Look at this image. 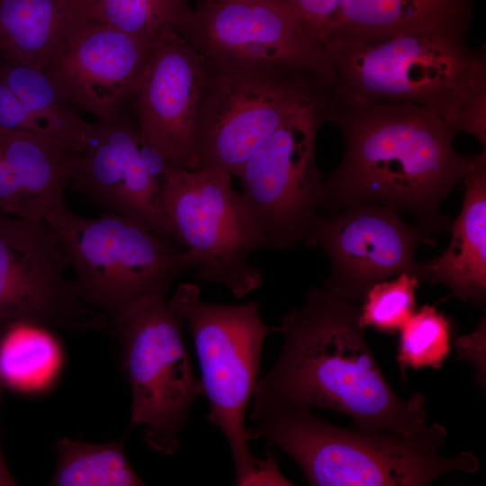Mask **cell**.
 Returning a JSON list of instances; mask_svg holds the SVG:
<instances>
[{"label":"cell","instance_id":"cell-1","mask_svg":"<svg viewBox=\"0 0 486 486\" xmlns=\"http://www.w3.org/2000/svg\"><path fill=\"white\" fill-rule=\"evenodd\" d=\"M360 308L322 286L281 319L278 358L258 379L250 419L274 411L321 408L342 413L359 430L424 436L442 426L427 422L426 397L400 398L384 378L359 323Z\"/></svg>","mask_w":486,"mask_h":486},{"label":"cell","instance_id":"cell-2","mask_svg":"<svg viewBox=\"0 0 486 486\" xmlns=\"http://www.w3.org/2000/svg\"><path fill=\"white\" fill-rule=\"evenodd\" d=\"M343 158L322 185L320 210L334 214L352 204L391 207L407 214L432 243L450 231L441 206L486 155H461L455 132L435 112L411 103H382L334 121Z\"/></svg>","mask_w":486,"mask_h":486},{"label":"cell","instance_id":"cell-3","mask_svg":"<svg viewBox=\"0 0 486 486\" xmlns=\"http://www.w3.org/2000/svg\"><path fill=\"white\" fill-rule=\"evenodd\" d=\"M336 113L411 103L486 145V59L466 35L410 33L329 51ZM336 115V114H335Z\"/></svg>","mask_w":486,"mask_h":486},{"label":"cell","instance_id":"cell-4","mask_svg":"<svg viewBox=\"0 0 486 486\" xmlns=\"http://www.w3.org/2000/svg\"><path fill=\"white\" fill-rule=\"evenodd\" d=\"M248 441L264 439L299 466L315 486H427L454 472H474L472 453L446 456L440 448L447 440L442 427L410 437L337 427L311 410L265 413L250 419Z\"/></svg>","mask_w":486,"mask_h":486},{"label":"cell","instance_id":"cell-5","mask_svg":"<svg viewBox=\"0 0 486 486\" xmlns=\"http://www.w3.org/2000/svg\"><path fill=\"white\" fill-rule=\"evenodd\" d=\"M169 305L190 331L201 369L203 396L209 402L208 421L229 445L234 485H286L273 457L256 456L246 436V412L258 381L266 337L276 327L260 316V303L208 302L199 287L182 284Z\"/></svg>","mask_w":486,"mask_h":486},{"label":"cell","instance_id":"cell-6","mask_svg":"<svg viewBox=\"0 0 486 486\" xmlns=\"http://www.w3.org/2000/svg\"><path fill=\"white\" fill-rule=\"evenodd\" d=\"M74 271L81 299L108 319L141 296L169 290L194 270L189 250H180L140 221L118 213L81 217L66 203L44 218Z\"/></svg>","mask_w":486,"mask_h":486},{"label":"cell","instance_id":"cell-7","mask_svg":"<svg viewBox=\"0 0 486 486\" xmlns=\"http://www.w3.org/2000/svg\"><path fill=\"white\" fill-rule=\"evenodd\" d=\"M157 290L109 318L122 347L131 390L130 428L143 427L152 450L175 454L195 400L203 386L192 365L183 338L184 324Z\"/></svg>","mask_w":486,"mask_h":486},{"label":"cell","instance_id":"cell-8","mask_svg":"<svg viewBox=\"0 0 486 486\" xmlns=\"http://www.w3.org/2000/svg\"><path fill=\"white\" fill-rule=\"evenodd\" d=\"M158 206L195 259L198 278L224 286L236 298L262 285L263 276L250 257L269 246L230 174L171 165L160 185Z\"/></svg>","mask_w":486,"mask_h":486},{"label":"cell","instance_id":"cell-9","mask_svg":"<svg viewBox=\"0 0 486 486\" xmlns=\"http://www.w3.org/2000/svg\"><path fill=\"white\" fill-rule=\"evenodd\" d=\"M213 67V66H212ZM200 102L198 168L238 176L251 155L292 113L328 94L309 75L279 67H213Z\"/></svg>","mask_w":486,"mask_h":486},{"label":"cell","instance_id":"cell-10","mask_svg":"<svg viewBox=\"0 0 486 486\" xmlns=\"http://www.w3.org/2000/svg\"><path fill=\"white\" fill-rule=\"evenodd\" d=\"M334 116L328 94L306 104L251 155L237 176L248 209L274 249L302 243L319 217L325 176L317 167L316 140L320 124Z\"/></svg>","mask_w":486,"mask_h":486},{"label":"cell","instance_id":"cell-11","mask_svg":"<svg viewBox=\"0 0 486 486\" xmlns=\"http://www.w3.org/2000/svg\"><path fill=\"white\" fill-rule=\"evenodd\" d=\"M178 32L213 67L290 68L328 94L336 83L328 50L281 0H204Z\"/></svg>","mask_w":486,"mask_h":486},{"label":"cell","instance_id":"cell-12","mask_svg":"<svg viewBox=\"0 0 486 486\" xmlns=\"http://www.w3.org/2000/svg\"><path fill=\"white\" fill-rule=\"evenodd\" d=\"M59 241L45 219L0 213V328L27 320L76 330L103 329L108 318L79 296Z\"/></svg>","mask_w":486,"mask_h":486},{"label":"cell","instance_id":"cell-13","mask_svg":"<svg viewBox=\"0 0 486 486\" xmlns=\"http://www.w3.org/2000/svg\"><path fill=\"white\" fill-rule=\"evenodd\" d=\"M303 243L321 248L330 261L323 284L356 302L374 284L402 273L424 281L423 263L415 253L420 244L432 241L393 208L352 204L319 215Z\"/></svg>","mask_w":486,"mask_h":486},{"label":"cell","instance_id":"cell-14","mask_svg":"<svg viewBox=\"0 0 486 486\" xmlns=\"http://www.w3.org/2000/svg\"><path fill=\"white\" fill-rule=\"evenodd\" d=\"M207 76L205 58L172 31L150 46L132 94L141 139L169 163L187 169L199 165L195 132Z\"/></svg>","mask_w":486,"mask_h":486},{"label":"cell","instance_id":"cell-15","mask_svg":"<svg viewBox=\"0 0 486 486\" xmlns=\"http://www.w3.org/2000/svg\"><path fill=\"white\" fill-rule=\"evenodd\" d=\"M149 49L133 35L91 21L43 70L76 108L108 122L132 95Z\"/></svg>","mask_w":486,"mask_h":486},{"label":"cell","instance_id":"cell-16","mask_svg":"<svg viewBox=\"0 0 486 486\" xmlns=\"http://www.w3.org/2000/svg\"><path fill=\"white\" fill-rule=\"evenodd\" d=\"M139 128L121 114L94 123L69 184L94 203L133 218L167 241H178L158 206L160 185L140 152Z\"/></svg>","mask_w":486,"mask_h":486},{"label":"cell","instance_id":"cell-17","mask_svg":"<svg viewBox=\"0 0 486 486\" xmlns=\"http://www.w3.org/2000/svg\"><path fill=\"white\" fill-rule=\"evenodd\" d=\"M473 0H342L323 43L330 50L410 33L469 30Z\"/></svg>","mask_w":486,"mask_h":486},{"label":"cell","instance_id":"cell-18","mask_svg":"<svg viewBox=\"0 0 486 486\" xmlns=\"http://www.w3.org/2000/svg\"><path fill=\"white\" fill-rule=\"evenodd\" d=\"M464 195L445 253L423 263L424 281L444 284L460 300L482 306L486 300V155L463 179Z\"/></svg>","mask_w":486,"mask_h":486},{"label":"cell","instance_id":"cell-19","mask_svg":"<svg viewBox=\"0 0 486 486\" xmlns=\"http://www.w3.org/2000/svg\"><path fill=\"white\" fill-rule=\"evenodd\" d=\"M91 21L86 0H0V51L43 70Z\"/></svg>","mask_w":486,"mask_h":486},{"label":"cell","instance_id":"cell-20","mask_svg":"<svg viewBox=\"0 0 486 486\" xmlns=\"http://www.w3.org/2000/svg\"><path fill=\"white\" fill-rule=\"evenodd\" d=\"M48 326L18 320L1 329L0 384L25 394L50 389L63 367L65 354Z\"/></svg>","mask_w":486,"mask_h":486},{"label":"cell","instance_id":"cell-21","mask_svg":"<svg viewBox=\"0 0 486 486\" xmlns=\"http://www.w3.org/2000/svg\"><path fill=\"white\" fill-rule=\"evenodd\" d=\"M0 80L21 99L53 141L79 154L85 150L94 123L82 119L44 70L6 59L0 66Z\"/></svg>","mask_w":486,"mask_h":486},{"label":"cell","instance_id":"cell-22","mask_svg":"<svg viewBox=\"0 0 486 486\" xmlns=\"http://www.w3.org/2000/svg\"><path fill=\"white\" fill-rule=\"evenodd\" d=\"M55 449L57 464L50 485H144L128 460L123 437L93 444L61 436L56 441Z\"/></svg>","mask_w":486,"mask_h":486},{"label":"cell","instance_id":"cell-23","mask_svg":"<svg viewBox=\"0 0 486 486\" xmlns=\"http://www.w3.org/2000/svg\"><path fill=\"white\" fill-rule=\"evenodd\" d=\"M90 19L108 23L151 46L182 27L191 10L186 0H86Z\"/></svg>","mask_w":486,"mask_h":486},{"label":"cell","instance_id":"cell-24","mask_svg":"<svg viewBox=\"0 0 486 486\" xmlns=\"http://www.w3.org/2000/svg\"><path fill=\"white\" fill-rule=\"evenodd\" d=\"M397 362L407 368H440L450 353L452 326L435 306L424 305L400 328Z\"/></svg>","mask_w":486,"mask_h":486},{"label":"cell","instance_id":"cell-25","mask_svg":"<svg viewBox=\"0 0 486 486\" xmlns=\"http://www.w3.org/2000/svg\"><path fill=\"white\" fill-rule=\"evenodd\" d=\"M419 283L416 275L402 273L393 281L374 284L360 309V326L386 333L400 330L415 311V291Z\"/></svg>","mask_w":486,"mask_h":486},{"label":"cell","instance_id":"cell-26","mask_svg":"<svg viewBox=\"0 0 486 486\" xmlns=\"http://www.w3.org/2000/svg\"><path fill=\"white\" fill-rule=\"evenodd\" d=\"M0 127L52 140L43 125L2 80H0Z\"/></svg>","mask_w":486,"mask_h":486},{"label":"cell","instance_id":"cell-27","mask_svg":"<svg viewBox=\"0 0 486 486\" xmlns=\"http://www.w3.org/2000/svg\"><path fill=\"white\" fill-rule=\"evenodd\" d=\"M281 1L291 9L302 25L323 43L325 30L342 0Z\"/></svg>","mask_w":486,"mask_h":486},{"label":"cell","instance_id":"cell-28","mask_svg":"<svg viewBox=\"0 0 486 486\" xmlns=\"http://www.w3.org/2000/svg\"><path fill=\"white\" fill-rule=\"evenodd\" d=\"M17 482L9 471L0 446V486H13Z\"/></svg>","mask_w":486,"mask_h":486}]
</instances>
